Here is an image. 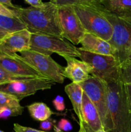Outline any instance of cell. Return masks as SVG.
Masks as SVG:
<instances>
[{"instance_id":"6","label":"cell","mask_w":131,"mask_h":132,"mask_svg":"<svg viewBox=\"0 0 131 132\" xmlns=\"http://www.w3.org/2000/svg\"><path fill=\"white\" fill-rule=\"evenodd\" d=\"M80 85L83 93L96 108L104 129L108 132L109 130V117L107 84L96 77L90 76L87 80Z\"/></svg>"},{"instance_id":"21","label":"cell","mask_w":131,"mask_h":132,"mask_svg":"<svg viewBox=\"0 0 131 132\" xmlns=\"http://www.w3.org/2000/svg\"><path fill=\"white\" fill-rule=\"evenodd\" d=\"M19 101L15 97L0 92V108L3 107H10V108H19L22 106L19 103Z\"/></svg>"},{"instance_id":"17","label":"cell","mask_w":131,"mask_h":132,"mask_svg":"<svg viewBox=\"0 0 131 132\" xmlns=\"http://www.w3.org/2000/svg\"><path fill=\"white\" fill-rule=\"evenodd\" d=\"M104 11L126 21H131V0H100Z\"/></svg>"},{"instance_id":"33","label":"cell","mask_w":131,"mask_h":132,"mask_svg":"<svg viewBox=\"0 0 131 132\" xmlns=\"http://www.w3.org/2000/svg\"><path fill=\"white\" fill-rule=\"evenodd\" d=\"M8 34H9V33H8V32H6L5 30L2 29V28L0 27V40L2 39L5 36H6Z\"/></svg>"},{"instance_id":"37","label":"cell","mask_w":131,"mask_h":132,"mask_svg":"<svg viewBox=\"0 0 131 132\" xmlns=\"http://www.w3.org/2000/svg\"><path fill=\"white\" fill-rule=\"evenodd\" d=\"M78 132H80V131H78Z\"/></svg>"},{"instance_id":"29","label":"cell","mask_w":131,"mask_h":132,"mask_svg":"<svg viewBox=\"0 0 131 132\" xmlns=\"http://www.w3.org/2000/svg\"><path fill=\"white\" fill-rule=\"evenodd\" d=\"M54 122H55V121H51L50 119L46 120V121H42V122H41V125H40V128H41L42 131L48 132V131H49V130L52 129L53 126H55Z\"/></svg>"},{"instance_id":"22","label":"cell","mask_w":131,"mask_h":132,"mask_svg":"<svg viewBox=\"0 0 131 132\" xmlns=\"http://www.w3.org/2000/svg\"><path fill=\"white\" fill-rule=\"evenodd\" d=\"M24 107L19 108H10V107H3L0 108V119H8V117H15L22 114Z\"/></svg>"},{"instance_id":"2","label":"cell","mask_w":131,"mask_h":132,"mask_svg":"<svg viewBox=\"0 0 131 132\" xmlns=\"http://www.w3.org/2000/svg\"><path fill=\"white\" fill-rule=\"evenodd\" d=\"M109 130L108 132H131V117L127 87L122 79L107 84Z\"/></svg>"},{"instance_id":"20","label":"cell","mask_w":131,"mask_h":132,"mask_svg":"<svg viewBox=\"0 0 131 132\" xmlns=\"http://www.w3.org/2000/svg\"><path fill=\"white\" fill-rule=\"evenodd\" d=\"M0 27L8 33L26 29L25 25L16 16L9 17L0 15Z\"/></svg>"},{"instance_id":"7","label":"cell","mask_w":131,"mask_h":132,"mask_svg":"<svg viewBox=\"0 0 131 132\" xmlns=\"http://www.w3.org/2000/svg\"><path fill=\"white\" fill-rule=\"evenodd\" d=\"M20 56L44 78L55 83L62 84L64 82V67L57 63L50 55L29 50L21 52Z\"/></svg>"},{"instance_id":"4","label":"cell","mask_w":131,"mask_h":132,"mask_svg":"<svg viewBox=\"0 0 131 132\" xmlns=\"http://www.w3.org/2000/svg\"><path fill=\"white\" fill-rule=\"evenodd\" d=\"M86 32L92 34L109 42L113 28L105 17L104 9L86 6H73Z\"/></svg>"},{"instance_id":"11","label":"cell","mask_w":131,"mask_h":132,"mask_svg":"<svg viewBox=\"0 0 131 132\" xmlns=\"http://www.w3.org/2000/svg\"><path fill=\"white\" fill-rule=\"evenodd\" d=\"M0 67L10 74L21 79L44 78L17 54H0Z\"/></svg>"},{"instance_id":"24","label":"cell","mask_w":131,"mask_h":132,"mask_svg":"<svg viewBox=\"0 0 131 132\" xmlns=\"http://www.w3.org/2000/svg\"><path fill=\"white\" fill-rule=\"evenodd\" d=\"M19 79L21 78L10 74V73L6 72L5 70L0 67V84L7 82V81H12V80Z\"/></svg>"},{"instance_id":"31","label":"cell","mask_w":131,"mask_h":132,"mask_svg":"<svg viewBox=\"0 0 131 132\" xmlns=\"http://www.w3.org/2000/svg\"><path fill=\"white\" fill-rule=\"evenodd\" d=\"M0 3L10 9H14L17 6L14 5L10 0H0Z\"/></svg>"},{"instance_id":"35","label":"cell","mask_w":131,"mask_h":132,"mask_svg":"<svg viewBox=\"0 0 131 132\" xmlns=\"http://www.w3.org/2000/svg\"><path fill=\"white\" fill-rule=\"evenodd\" d=\"M97 132H107V131H105V130H104V129H101V130H98V131Z\"/></svg>"},{"instance_id":"19","label":"cell","mask_w":131,"mask_h":132,"mask_svg":"<svg viewBox=\"0 0 131 132\" xmlns=\"http://www.w3.org/2000/svg\"><path fill=\"white\" fill-rule=\"evenodd\" d=\"M50 2L57 7L60 6H86L104 9L100 0H51Z\"/></svg>"},{"instance_id":"18","label":"cell","mask_w":131,"mask_h":132,"mask_svg":"<svg viewBox=\"0 0 131 132\" xmlns=\"http://www.w3.org/2000/svg\"><path fill=\"white\" fill-rule=\"evenodd\" d=\"M27 109L31 117L37 121H46L52 115L55 114L45 103L42 102H36L27 106Z\"/></svg>"},{"instance_id":"27","label":"cell","mask_w":131,"mask_h":132,"mask_svg":"<svg viewBox=\"0 0 131 132\" xmlns=\"http://www.w3.org/2000/svg\"><path fill=\"white\" fill-rule=\"evenodd\" d=\"M24 3L35 9H44L50 5V2H42L41 0H24Z\"/></svg>"},{"instance_id":"28","label":"cell","mask_w":131,"mask_h":132,"mask_svg":"<svg viewBox=\"0 0 131 132\" xmlns=\"http://www.w3.org/2000/svg\"><path fill=\"white\" fill-rule=\"evenodd\" d=\"M14 130L15 132H47V131H41V130H36V129L32 128L22 126V125H20L19 124H17V123L14 124ZM54 132H62V131H54Z\"/></svg>"},{"instance_id":"9","label":"cell","mask_w":131,"mask_h":132,"mask_svg":"<svg viewBox=\"0 0 131 132\" xmlns=\"http://www.w3.org/2000/svg\"><path fill=\"white\" fill-rule=\"evenodd\" d=\"M55 82L46 78H26L12 80L0 84V92L10 94L20 101L39 90H50Z\"/></svg>"},{"instance_id":"25","label":"cell","mask_w":131,"mask_h":132,"mask_svg":"<svg viewBox=\"0 0 131 132\" xmlns=\"http://www.w3.org/2000/svg\"><path fill=\"white\" fill-rule=\"evenodd\" d=\"M53 104L55 109L59 112H62L65 110V104H64V99L61 95H57L55 99L52 101Z\"/></svg>"},{"instance_id":"15","label":"cell","mask_w":131,"mask_h":132,"mask_svg":"<svg viewBox=\"0 0 131 132\" xmlns=\"http://www.w3.org/2000/svg\"><path fill=\"white\" fill-rule=\"evenodd\" d=\"M80 44L82 46L81 48L92 54L113 56L114 55V49L109 42L92 34L86 32Z\"/></svg>"},{"instance_id":"13","label":"cell","mask_w":131,"mask_h":132,"mask_svg":"<svg viewBox=\"0 0 131 132\" xmlns=\"http://www.w3.org/2000/svg\"><path fill=\"white\" fill-rule=\"evenodd\" d=\"M61 57L67 62L66 67L64 68V76L72 82L80 84L91 76V67L86 62L69 55H62Z\"/></svg>"},{"instance_id":"8","label":"cell","mask_w":131,"mask_h":132,"mask_svg":"<svg viewBox=\"0 0 131 132\" xmlns=\"http://www.w3.org/2000/svg\"><path fill=\"white\" fill-rule=\"evenodd\" d=\"M30 50L44 55H50L53 53L59 55H67L79 57L77 48L61 37L52 35L32 34Z\"/></svg>"},{"instance_id":"30","label":"cell","mask_w":131,"mask_h":132,"mask_svg":"<svg viewBox=\"0 0 131 132\" xmlns=\"http://www.w3.org/2000/svg\"><path fill=\"white\" fill-rule=\"evenodd\" d=\"M0 15H6V16L9 17L15 16L14 12H13V10L12 9L6 7L3 4H1V3H0Z\"/></svg>"},{"instance_id":"5","label":"cell","mask_w":131,"mask_h":132,"mask_svg":"<svg viewBox=\"0 0 131 132\" xmlns=\"http://www.w3.org/2000/svg\"><path fill=\"white\" fill-rule=\"evenodd\" d=\"M104 13L113 28L109 43L114 49V57L121 66L128 61L131 50V21L123 20L105 11Z\"/></svg>"},{"instance_id":"3","label":"cell","mask_w":131,"mask_h":132,"mask_svg":"<svg viewBox=\"0 0 131 132\" xmlns=\"http://www.w3.org/2000/svg\"><path fill=\"white\" fill-rule=\"evenodd\" d=\"M81 60L91 67V76L99 79L106 84L116 82L121 79L120 64L113 55L92 54L77 48Z\"/></svg>"},{"instance_id":"1","label":"cell","mask_w":131,"mask_h":132,"mask_svg":"<svg viewBox=\"0 0 131 132\" xmlns=\"http://www.w3.org/2000/svg\"><path fill=\"white\" fill-rule=\"evenodd\" d=\"M44 9L30 6H17L12 9L15 16L19 18L31 34L52 35L62 37V32L58 18V8L50 1Z\"/></svg>"},{"instance_id":"12","label":"cell","mask_w":131,"mask_h":132,"mask_svg":"<svg viewBox=\"0 0 131 132\" xmlns=\"http://www.w3.org/2000/svg\"><path fill=\"white\" fill-rule=\"evenodd\" d=\"M31 36L27 29L8 34L0 40V54L10 55L30 50Z\"/></svg>"},{"instance_id":"10","label":"cell","mask_w":131,"mask_h":132,"mask_svg":"<svg viewBox=\"0 0 131 132\" xmlns=\"http://www.w3.org/2000/svg\"><path fill=\"white\" fill-rule=\"evenodd\" d=\"M58 8V18L62 32V37L77 45L80 43L86 31L73 6Z\"/></svg>"},{"instance_id":"34","label":"cell","mask_w":131,"mask_h":132,"mask_svg":"<svg viewBox=\"0 0 131 132\" xmlns=\"http://www.w3.org/2000/svg\"><path fill=\"white\" fill-rule=\"evenodd\" d=\"M128 61L131 62V50H130V54H129V57H128Z\"/></svg>"},{"instance_id":"32","label":"cell","mask_w":131,"mask_h":132,"mask_svg":"<svg viewBox=\"0 0 131 132\" xmlns=\"http://www.w3.org/2000/svg\"><path fill=\"white\" fill-rule=\"evenodd\" d=\"M127 87V94H128V102H129V106H130V117H131V86L130 85H126Z\"/></svg>"},{"instance_id":"16","label":"cell","mask_w":131,"mask_h":132,"mask_svg":"<svg viewBox=\"0 0 131 132\" xmlns=\"http://www.w3.org/2000/svg\"><path fill=\"white\" fill-rule=\"evenodd\" d=\"M66 94L71 102L73 110L78 118L80 125L79 131H83V119L82 116V101L83 92L80 84L71 82L65 86Z\"/></svg>"},{"instance_id":"14","label":"cell","mask_w":131,"mask_h":132,"mask_svg":"<svg viewBox=\"0 0 131 132\" xmlns=\"http://www.w3.org/2000/svg\"><path fill=\"white\" fill-rule=\"evenodd\" d=\"M82 116L83 119L82 132H97L104 129L97 110L84 93L82 101Z\"/></svg>"},{"instance_id":"36","label":"cell","mask_w":131,"mask_h":132,"mask_svg":"<svg viewBox=\"0 0 131 132\" xmlns=\"http://www.w3.org/2000/svg\"><path fill=\"white\" fill-rule=\"evenodd\" d=\"M0 132H5V131H2V130H0Z\"/></svg>"},{"instance_id":"23","label":"cell","mask_w":131,"mask_h":132,"mask_svg":"<svg viewBox=\"0 0 131 132\" xmlns=\"http://www.w3.org/2000/svg\"><path fill=\"white\" fill-rule=\"evenodd\" d=\"M121 77L125 85L131 86V62L126 61L121 64Z\"/></svg>"},{"instance_id":"26","label":"cell","mask_w":131,"mask_h":132,"mask_svg":"<svg viewBox=\"0 0 131 132\" xmlns=\"http://www.w3.org/2000/svg\"><path fill=\"white\" fill-rule=\"evenodd\" d=\"M57 128L61 131L67 132L71 131L73 129V126L69 121L66 119H62L58 122Z\"/></svg>"}]
</instances>
